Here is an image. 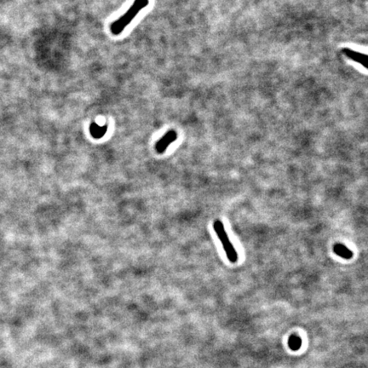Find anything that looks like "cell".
<instances>
[{
    "mask_svg": "<svg viewBox=\"0 0 368 368\" xmlns=\"http://www.w3.org/2000/svg\"><path fill=\"white\" fill-rule=\"evenodd\" d=\"M149 5V0H135L134 3L122 17H119L111 25V32L113 35H118L126 29L143 9Z\"/></svg>",
    "mask_w": 368,
    "mask_h": 368,
    "instance_id": "cell-1",
    "label": "cell"
},
{
    "mask_svg": "<svg viewBox=\"0 0 368 368\" xmlns=\"http://www.w3.org/2000/svg\"><path fill=\"white\" fill-rule=\"evenodd\" d=\"M213 228H214L216 234L219 238L220 241L223 244V250L225 252L228 260L231 263H236L238 260V254H237L236 250L234 249V246L229 240L223 223L219 220H217V221H215Z\"/></svg>",
    "mask_w": 368,
    "mask_h": 368,
    "instance_id": "cell-2",
    "label": "cell"
},
{
    "mask_svg": "<svg viewBox=\"0 0 368 368\" xmlns=\"http://www.w3.org/2000/svg\"><path fill=\"white\" fill-rule=\"evenodd\" d=\"M177 138V133L175 131H169L155 145V150L158 154H164L168 147Z\"/></svg>",
    "mask_w": 368,
    "mask_h": 368,
    "instance_id": "cell-3",
    "label": "cell"
},
{
    "mask_svg": "<svg viewBox=\"0 0 368 368\" xmlns=\"http://www.w3.org/2000/svg\"><path fill=\"white\" fill-rule=\"evenodd\" d=\"M343 53L344 55L350 58L351 60L356 62L358 64H361L363 67H365V69H368V55L362 53L354 51V50H349L348 48L343 49Z\"/></svg>",
    "mask_w": 368,
    "mask_h": 368,
    "instance_id": "cell-4",
    "label": "cell"
},
{
    "mask_svg": "<svg viewBox=\"0 0 368 368\" xmlns=\"http://www.w3.org/2000/svg\"><path fill=\"white\" fill-rule=\"evenodd\" d=\"M107 132V125H105L103 127H100L98 125L96 124L95 122H93L90 126V133H91V137L96 138V139H101V138H103Z\"/></svg>",
    "mask_w": 368,
    "mask_h": 368,
    "instance_id": "cell-5",
    "label": "cell"
},
{
    "mask_svg": "<svg viewBox=\"0 0 368 368\" xmlns=\"http://www.w3.org/2000/svg\"><path fill=\"white\" fill-rule=\"evenodd\" d=\"M333 252H334L336 255H338V257L343 258L344 259H351L353 258L352 251L349 250V248H346L343 244H339V243L336 244L333 247Z\"/></svg>",
    "mask_w": 368,
    "mask_h": 368,
    "instance_id": "cell-6",
    "label": "cell"
},
{
    "mask_svg": "<svg viewBox=\"0 0 368 368\" xmlns=\"http://www.w3.org/2000/svg\"><path fill=\"white\" fill-rule=\"evenodd\" d=\"M288 346L291 350L297 351L302 346V338L296 334H292L289 337Z\"/></svg>",
    "mask_w": 368,
    "mask_h": 368,
    "instance_id": "cell-7",
    "label": "cell"
}]
</instances>
